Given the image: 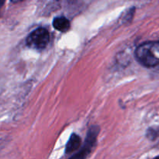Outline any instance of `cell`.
<instances>
[{
  "instance_id": "277c9868",
  "label": "cell",
  "mask_w": 159,
  "mask_h": 159,
  "mask_svg": "<svg viewBox=\"0 0 159 159\" xmlns=\"http://www.w3.org/2000/svg\"><path fill=\"white\" fill-rule=\"evenodd\" d=\"M53 26L57 30L61 32H66L70 29V21L67 18L63 16L56 17L53 20Z\"/></svg>"
},
{
  "instance_id": "3957f363",
  "label": "cell",
  "mask_w": 159,
  "mask_h": 159,
  "mask_svg": "<svg viewBox=\"0 0 159 159\" xmlns=\"http://www.w3.org/2000/svg\"><path fill=\"white\" fill-rule=\"evenodd\" d=\"M99 134V127H93L90 128L89 131L87 134L86 140L84 144L83 148L81 149L79 153L73 156L74 158H84L87 157L89 154H90L92 149L94 147L96 143V138Z\"/></svg>"
},
{
  "instance_id": "8992f818",
  "label": "cell",
  "mask_w": 159,
  "mask_h": 159,
  "mask_svg": "<svg viewBox=\"0 0 159 159\" xmlns=\"http://www.w3.org/2000/svg\"><path fill=\"white\" fill-rule=\"evenodd\" d=\"M10 1L12 2V3H18V2H20L24 1V0H10Z\"/></svg>"
},
{
  "instance_id": "52a82bcc",
  "label": "cell",
  "mask_w": 159,
  "mask_h": 159,
  "mask_svg": "<svg viewBox=\"0 0 159 159\" xmlns=\"http://www.w3.org/2000/svg\"><path fill=\"white\" fill-rule=\"evenodd\" d=\"M4 2H5V0H0V6H2V5L3 4V3H4Z\"/></svg>"
},
{
  "instance_id": "5b68a950",
  "label": "cell",
  "mask_w": 159,
  "mask_h": 159,
  "mask_svg": "<svg viewBox=\"0 0 159 159\" xmlns=\"http://www.w3.org/2000/svg\"><path fill=\"white\" fill-rule=\"evenodd\" d=\"M81 145V138L75 134H72L66 144V154H71L79 148Z\"/></svg>"
},
{
  "instance_id": "6da1fadb",
  "label": "cell",
  "mask_w": 159,
  "mask_h": 159,
  "mask_svg": "<svg viewBox=\"0 0 159 159\" xmlns=\"http://www.w3.org/2000/svg\"><path fill=\"white\" fill-rule=\"evenodd\" d=\"M138 61L146 67L159 65V42H147L140 45L135 52Z\"/></svg>"
},
{
  "instance_id": "7a4b0ae2",
  "label": "cell",
  "mask_w": 159,
  "mask_h": 159,
  "mask_svg": "<svg viewBox=\"0 0 159 159\" xmlns=\"http://www.w3.org/2000/svg\"><path fill=\"white\" fill-rule=\"evenodd\" d=\"M50 41L49 32L44 28H38L29 34L26 44L30 48L41 51L48 45Z\"/></svg>"
}]
</instances>
